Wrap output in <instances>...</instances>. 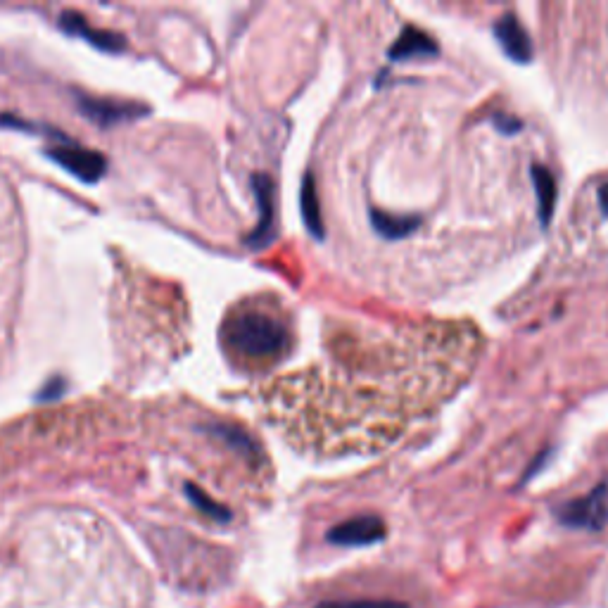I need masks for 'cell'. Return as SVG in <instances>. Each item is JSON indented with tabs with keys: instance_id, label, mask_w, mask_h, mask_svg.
Returning <instances> with one entry per match:
<instances>
[{
	"instance_id": "cell-10",
	"label": "cell",
	"mask_w": 608,
	"mask_h": 608,
	"mask_svg": "<svg viewBox=\"0 0 608 608\" xmlns=\"http://www.w3.org/2000/svg\"><path fill=\"white\" fill-rule=\"evenodd\" d=\"M437 55V46L430 36L418 31L416 27H407L402 36L397 38L395 46L390 48L392 60H409V57H428Z\"/></svg>"
},
{
	"instance_id": "cell-15",
	"label": "cell",
	"mask_w": 608,
	"mask_h": 608,
	"mask_svg": "<svg viewBox=\"0 0 608 608\" xmlns=\"http://www.w3.org/2000/svg\"><path fill=\"white\" fill-rule=\"evenodd\" d=\"M373 221H376V228L380 233H385V236H402V233L411 231V226H416V219L409 217H390V214H380L373 212Z\"/></svg>"
},
{
	"instance_id": "cell-14",
	"label": "cell",
	"mask_w": 608,
	"mask_h": 608,
	"mask_svg": "<svg viewBox=\"0 0 608 608\" xmlns=\"http://www.w3.org/2000/svg\"><path fill=\"white\" fill-rule=\"evenodd\" d=\"M314 608H409L402 601L392 599H333L321 601Z\"/></svg>"
},
{
	"instance_id": "cell-5",
	"label": "cell",
	"mask_w": 608,
	"mask_h": 608,
	"mask_svg": "<svg viewBox=\"0 0 608 608\" xmlns=\"http://www.w3.org/2000/svg\"><path fill=\"white\" fill-rule=\"evenodd\" d=\"M79 110L86 119L100 124V126H114L122 122H131V119L145 117L148 107L129 103V100H112V98H88V95H79L76 98Z\"/></svg>"
},
{
	"instance_id": "cell-11",
	"label": "cell",
	"mask_w": 608,
	"mask_h": 608,
	"mask_svg": "<svg viewBox=\"0 0 608 608\" xmlns=\"http://www.w3.org/2000/svg\"><path fill=\"white\" fill-rule=\"evenodd\" d=\"M186 497L190 499V504H193L195 509L205 513V516L212 518V521H219V523L231 521V511H228L226 506H221L219 502H214V499L209 497V494L202 492L198 485L188 483L186 485Z\"/></svg>"
},
{
	"instance_id": "cell-2",
	"label": "cell",
	"mask_w": 608,
	"mask_h": 608,
	"mask_svg": "<svg viewBox=\"0 0 608 608\" xmlns=\"http://www.w3.org/2000/svg\"><path fill=\"white\" fill-rule=\"evenodd\" d=\"M224 340L238 359L276 364L293 350V331L276 307L243 304L224 323Z\"/></svg>"
},
{
	"instance_id": "cell-6",
	"label": "cell",
	"mask_w": 608,
	"mask_h": 608,
	"mask_svg": "<svg viewBox=\"0 0 608 608\" xmlns=\"http://www.w3.org/2000/svg\"><path fill=\"white\" fill-rule=\"evenodd\" d=\"M388 528L378 516H357L328 530V542L338 547H371L385 540Z\"/></svg>"
},
{
	"instance_id": "cell-1",
	"label": "cell",
	"mask_w": 608,
	"mask_h": 608,
	"mask_svg": "<svg viewBox=\"0 0 608 608\" xmlns=\"http://www.w3.org/2000/svg\"><path fill=\"white\" fill-rule=\"evenodd\" d=\"M328 359L283 378L274 414L297 445L319 452L388 447L440 407L471 373L483 340L471 323H423L378 333L335 326Z\"/></svg>"
},
{
	"instance_id": "cell-16",
	"label": "cell",
	"mask_w": 608,
	"mask_h": 608,
	"mask_svg": "<svg viewBox=\"0 0 608 608\" xmlns=\"http://www.w3.org/2000/svg\"><path fill=\"white\" fill-rule=\"evenodd\" d=\"M62 395H65V380L50 378L46 388L38 392V399H41V402H53V399H60Z\"/></svg>"
},
{
	"instance_id": "cell-13",
	"label": "cell",
	"mask_w": 608,
	"mask_h": 608,
	"mask_svg": "<svg viewBox=\"0 0 608 608\" xmlns=\"http://www.w3.org/2000/svg\"><path fill=\"white\" fill-rule=\"evenodd\" d=\"M302 209H304V221H307L309 231L316 233V236L321 238L323 224H321V214H319V202H316V190L312 186V176H307V179H304Z\"/></svg>"
},
{
	"instance_id": "cell-7",
	"label": "cell",
	"mask_w": 608,
	"mask_h": 608,
	"mask_svg": "<svg viewBox=\"0 0 608 608\" xmlns=\"http://www.w3.org/2000/svg\"><path fill=\"white\" fill-rule=\"evenodd\" d=\"M252 186H255L262 219H259L255 233L247 238V243L255 247V250H259V247L269 245L271 238H274V186H271L269 176H255V179H252Z\"/></svg>"
},
{
	"instance_id": "cell-12",
	"label": "cell",
	"mask_w": 608,
	"mask_h": 608,
	"mask_svg": "<svg viewBox=\"0 0 608 608\" xmlns=\"http://www.w3.org/2000/svg\"><path fill=\"white\" fill-rule=\"evenodd\" d=\"M535 186H537V198H540V217L547 221L551 217V209H554V198H556V183L554 176L547 169L535 167Z\"/></svg>"
},
{
	"instance_id": "cell-4",
	"label": "cell",
	"mask_w": 608,
	"mask_h": 608,
	"mask_svg": "<svg viewBox=\"0 0 608 608\" xmlns=\"http://www.w3.org/2000/svg\"><path fill=\"white\" fill-rule=\"evenodd\" d=\"M48 157L53 162L65 167L69 174H74L76 179L84 183H95L105 176L107 171V160L100 152L79 148V145L65 143L57 145V148H48Z\"/></svg>"
},
{
	"instance_id": "cell-3",
	"label": "cell",
	"mask_w": 608,
	"mask_h": 608,
	"mask_svg": "<svg viewBox=\"0 0 608 608\" xmlns=\"http://www.w3.org/2000/svg\"><path fill=\"white\" fill-rule=\"evenodd\" d=\"M556 518L566 525V528L575 530H589L597 532L606 528L608 523V485L594 487L587 497L573 499L556 509Z\"/></svg>"
},
{
	"instance_id": "cell-17",
	"label": "cell",
	"mask_w": 608,
	"mask_h": 608,
	"mask_svg": "<svg viewBox=\"0 0 608 608\" xmlns=\"http://www.w3.org/2000/svg\"><path fill=\"white\" fill-rule=\"evenodd\" d=\"M599 202H601V209L608 214V183H604V186L599 188Z\"/></svg>"
},
{
	"instance_id": "cell-9",
	"label": "cell",
	"mask_w": 608,
	"mask_h": 608,
	"mask_svg": "<svg viewBox=\"0 0 608 608\" xmlns=\"http://www.w3.org/2000/svg\"><path fill=\"white\" fill-rule=\"evenodd\" d=\"M494 36H497L499 46L504 48V53L516 62H528L532 57V43L525 29L521 27L516 15H506L494 24Z\"/></svg>"
},
{
	"instance_id": "cell-8",
	"label": "cell",
	"mask_w": 608,
	"mask_h": 608,
	"mask_svg": "<svg viewBox=\"0 0 608 608\" xmlns=\"http://www.w3.org/2000/svg\"><path fill=\"white\" fill-rule=\"evenodd\" d=\"M60 27L67 31V34L74 36H84L88 43H93L95 48L107 50V53H119V50H124L126 41L122 34H112V31H100V29H91L86 24V19L81 15H76V12L67 10L60 15Z\"/></svg>"
}]
</instances>
